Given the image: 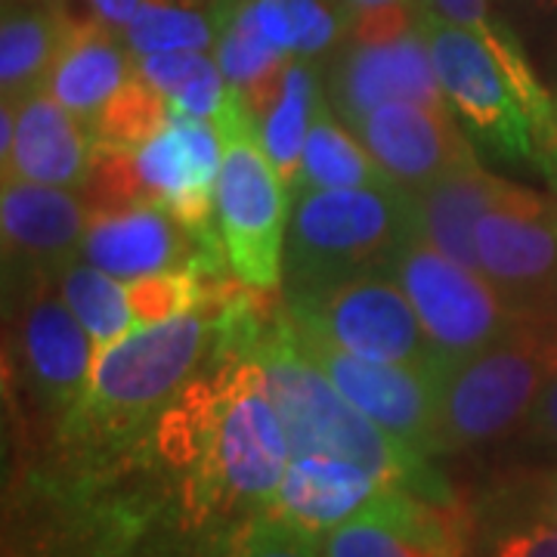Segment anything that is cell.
I'll use <instances>...</instances> for the list:
<instances>
[{"mask_svg":"<svg viewBox=\"0 0 557 557\" xmlns=\"http://www.w3.org/2000/svg\"><path fill=\"white\" fill-rule=\"evenodd\" d=\"M239 557H322L319 536L273 511L255 515L245 527Z\"/></svg>","mask_w":557,"mask_h":557,"instance_id":"29","label":"cell"},{"mask_svg":"<svg viewBox=\"0 0 557 557\" xmlns=\"http://www.w3.org/2000/svg\"><path fill=\"white\" fill-rule=\"evenodd\" d=\"M421 0H341L347 16H362V13H379V10H394V7H412Z\"/></svg>","mask_w":557,"mask_h":557,"instance_id":"36","label":"cell"},{"mask_svg":"<svg viewBox=\"0 0 557 557\" xmlns=\"http://www.w3.org/2000/svg\"><path fill=\"white\" fill-rule=\"evenodd\" d=\"M391 273L449 369L533 319L520 313L483 273L446 258L421 236L399 248Z\"/></svg>","mask_w":557,"mask_h":557,"instance_id":"7","label":"cell"},{"mask_svg":"<svg viewBox=\"0 0 557 557\" xmlns=\"http://www.w3.org/2000/svg\"><path fill=\"white\" fill-rule=\"evenodd\" d=\"M177 437L201 502L220 511H270L295 458L255 354L226 369L199 403H186Z\"/></svg>","mask_w":557,"mask_h":557,"instance_id":"2","label":"cell"},{"mask_svg":"<svg viewBox=\"0 0 557 557\" xmlns=\"http://www.w3.org/2000/svg\"><path fill=\"white\" fill-rule=\"evenodd\" d=\"M201 307L180 317L146 325L115 344H106L94 357L90 387L81 399V416L109 431L134 428L139 418L159 409L189 379L214 335H223V313L230 300H220L214 313Z\"/></svg>","mask_w":557,"mask_h":557,"instance_id":"6","label":"cell"},{"mask_svg":"<svg viewBox=\"0 0 557 557\" xmlns=\"http://www.w3.org/2000/svg\"><path fill=\"white\" fill-rule=\"evenodd\" d=\"M146 199L159 201L193 233L208 236L223 143L218 124L174 112L159 137L134 149Z\"/></svg>","mask_w":557,"mask_h":557,"instance_id":"16","label":"cell"},{"mask_svg":"<svg viewBox=\"0 0 557 557\" xmlns=\"http://www.w3.org/2000/svg\"><path fill=\"white\" fill-rule=\"evenodd\" d=\"M78 22L50 0H10L0 22V90L20 102L47 87Z\"/></svg>","mask_w":557,"mask_h":557,"instance_id":"20","label":"cell"},{"mask_svg":"<svg viewBox=\"0 0 557 557\" xmlns=\"http://www.w3.org/2000/svg\"><path fill=\"white\" fill-rule=\"evenodd\" d=\"M552 180H555V183H557V168H555V174H552Z\"/></svg>","mask_w":557,"mask_h":557,"instance_id":"40","label":"cell"},{"mask_svg":"<svg viewBox=\"0 0 557 557\" xmlns=\"http://www.w3.org/2000/svg\"><path fill=\"white\" fill-rule=\"evenodd\" d=\"M251 354L263 366L267 394L292 443V456L344 458L391 490L456 505L449 483L428 465V458L384 434L322 375L317 362L300 354L288 317L278 319L270 332H258Z\"/></svg>","mask_w":557,"mask_h":557,"instance_id":"1","label":"cell"},{"mask_svg":"<svg viewBox=\"0 0 557 557\" xmlns=\"http://www.w3.org/2000/svg\"><path fill=\"white\" fill-rule=\"evenodd\" d=\"M214 124L223 143L214 196L223 255L248 288L273 292L285 276L292 193L267 156L258 121L236 87H226Z\"/></svg>","mask_w":557,"mask_h":557,"instance_id":"4","label":"cell"},{"mask_svg":"<svg viewBox=\"0 0 557 557\" xmlns=\"http://www.w3.org/2000/svg\"><path fill=\"white\" fill-rule=\"evenodd\" d=\"M350 131L372 152L381 171L412 196L478 161L449 106L434 109L418 102H387Z\"/></svg>","mask_w":557,"mask_h":557,"instance_id":"15","label":"cell"},{"mask_svg":"<svg viewBox=\"0 0 557 557\" xmlns=\"http://www.w3.org/2000/svg\"><path fill=\"white\" fill-rule=\"evenodd\" d=\"M557 347V319H527L493 347L456 362L440 397V456L523 428Z\"/></svg>","mask_w":557,"mask_h":557,"instance_id":"5","label":"cell"},{"mask_svg":"<svg viewBox=\"0 0 557 557\" xmlns=\"http://www.w3.org/2000/svg\"><path fill=\"white\" fill-rule=\"evenodd\" d=\"M143 3L146 0H90L94 13L115 32H124L134 22V16L143 10Z\"/></svg>","mask_w":557,"mask_h":557,"instance_id":"35","label":"cell"},{"mask_svg":"<svg viewBox=\"0 0 557 557\" xmlns=\"http://www.w3.org/2000/svg\"><path fill=\"white\" fill-rule=\"evenodd\" d=\"M391 486L354 461L335 456H295L273 498V515L300 530L325 536L347 520L366 515Z\"/></svg>","mask_w":557,"mask_h":557,"instance_id":"19","label":"cell"},{"mask_svg":"<svg viewBox=\"0 0 557 557\" xmlns=\"http://www.w3.org/2000/svg\"><path fill=\"white\" fill-rule=\"evenodd\" d=\"M325 102V94L319 87L317 65L304 57H292L285 65V78L276 102L258 119V134L270 161L276 164L278 177L285 180L288 193L295 189L300 177V161L310 124L317 119L319 106Z\"/></svg>","mask_w":557,"mask_h":557,"instance_id":"23","label":"cell"},{"mask_svg":"<svg viewBox=\"0 0 557 557\" xmlns=\"http://www.w3.org/2000/svg\"><path fill=\"white\" fill-rule=\"evenodd\" d=\"M3 3H10V0H3ZM50 3H60L62 7V3H69V0H50Z\"/></svg>","mask_w":557,"mask_h":557,"instance_id":"39","label":"cell"},{"mask_svg":"<svg viewBox=\"0 0 557 557\" xmlns=\"http://www.w3.org/2000/svg\"><path fill=\"white\" fill-rule=\"evenodd\" d=\"M325 87V100L347 127L387 102H418L434 109L449 106L440 90L421 28L394 40L347 44V50L332 62Z\"/></svg>","mask_w":557,"mask_h":557,"instance_id":"14","label":"cell"},{"mask_svg":"<svg viewBox=\"0 0 557 557\" xmlns=\"http://www.w3.org/2000/svg\"><path fill=\"white\" fill-rule=\"evenodd\" d=\"M288 319L341 350L372 362L449 366L428 338L416 307L391 270L362 273L317 295L288 298Z\"/></svg>","mask_w":557,"mask_h":557,"instance_id":"8","label":"cell"},{"mask_svg":"<svg viewBox=\"0 0 557 557\" xmlns=\"http://www.w3.org/2000/svg\"><path fill=\"white\" fill-rule=\"evenodd\" d=\"M292 325L300 354L317 362L322 375L344 397L372 418L384 434L399 440L418 456H440V397L449 366H397L359 359L313 329Z\"/></svg>","mask_w":557,"mask_h":557,"instance_id":"9","label":"cell"},{"mask_svg":"<svg viewBox=\"0 0 557 557\" xmlns=\"http://www.w3.org/2000/svg\"><path fill=\"white\" fill-rule=\"evenodd\" d=\"M381 183L394 180L381 171L379 161L372 159V152L359 143L357 134L329 112V100L322 102L307 134L300 177L292 196L304 189H359Z\"/></svg>","mask_w":557,"mask_h":557,"instance_id":"24","label":"cell"},{"mask_svg":"<svg viewBox=\"0 0 557 557\" xmlns=\"http://www.w3.org/2000/svg\"><path fill=\"white\" fill-rule=\"evenodd\" d=\"M81 260L121 282L156 273L214 267L208 236L183 226L159 201H139L124 211H100L87 223Z\"/></svg>","mask_w":557,"mask_h":557,"instance_id":"13","label":"cell"},{"mask_svg":"<svg viewBox=\"0 0 557 557\" xmlns=\"http://www.w3.org/2000/svg\"><path fill=\"white\" fill-rule=\"evenodd\" d=\"M322 557H461L456 505L387 490L359 518L319 536Z\"/></svg>","mask_w":557,"mask_h":557,"instance_id":"17","label":"cell"},{"mask_svg":"<svg viewBox=\"0 0 557 557\" xmlns=\"http://www.w3.org/2000/svg\"><path fill=\"white\" fill-rule=\"evenodd\" d=\"M131 57H156L180 50H208L218 44V32L208 16L196 7H183L174 0H146L134 22L121 32Z\"/></svg>","mask_w":557,"mask_h":557,"instance_id":"26","label":"cell"},{"mask_svg":"<svg viewBox=\"0 0 557 557\" xmlns=\"http://www.w3.org/2000/svg\"><path fill=\"white\" fill-rule=\"evenodd\" d=\"M171 115H174L171 100L161 90H156L149 81L139 78L134 69L131 81L100 112L94 134H97V143H109V146H121V149L134 152L143 143L159 137L168 127Z\"/></svg>","mask_w":557,"mask_h":557,"instance_id":"27","label":"cell"},{"mask_svg":"<svg viewBox=\"0 0 557 557\" xmlns=\"http://www.w3.org/2000/svg\"><path fill=\"white\" fill-rule=\"evenodd\" d=\"M81 196L90 205L94 214L124 211L131 205L149 201L143 183H139L134 152L121 149V146H109V143H97L94 161H90V174L81 186Z\"/></svg>","mask_w":557,"mask_h":557,"instance_id":"28","label":"cell"},{"mask_svg":"<svg viewBox=\"0 0 557 557\" xmlns=\"http://www.w3.org/2000/svg\"><path fill=\"white\" fill-rule=\"evenodd\" d=\"M486 557H557V527L498 523L486 542Z\"/></svg>","mask_w":557,"mask_h":557,"instance_id":"32","label":"cell"},{"mask_svg":"<svg viewBox=\"0 0 557 557\" xmlns=\"http://www.w3.org/2000/svg\"><path fill=\"white\" fill-rule=\"evenodd\" d=\"M515 3L530 16H555L557 13V0H515Z\"/></svg>","mask_w":557,"mask_h":557,"instance_id":"37","label":"cell"},{"mask_svg":"<svg viewBox=\"0 0 557 557\" xmlns=\"http://www.w3.org/2000/svg\"><path fill=\"white\" fill-rule=\"evenodd\" d=\"M53 282L57 278H38L22 285L13 354L22 379L28 381L40 403L57 412H69L78 409L90 387L97 347H90L94 338L69 310L60 285Z\"/></svg>","mask_w":557,"mask_h":557,"instance_id":"11","label":"cell"},{"mask_svg":"<svg viewBox=\"0 0 557 557\" xmlns=\"http://www.w3.org/2000/svg\"><path fill=\"white\" fill-rule=\"evenodd\" d=\"M134 69L137 65H131V50L121 32L106 22H90L78 25L44 90L94 127L109 100L131 81Z\"/></svg>","mask_w":557,"mask_h":557,"instance_id":"21","label":"cell"},{"mask_svg":"<svg viewBox=\"0 0 557 557\" xmlns=\"http://www.w3.org/2000/svg\"><path fill=\"white\" fill-rule=\"evenodd\" d=\"M505 183L508 180H498L496 174L483 171L478 161L446 174L416 196L418 236L443 251L446 258L480 273L478 242H474L478 220L493 208Z\"/></svg>","mask_w":557,"mask_h":557,"instance_id":"22","label":"cell"},{"mask_svg":"<svg viewBox=\"0 0 557 557\" xmlns=\"http://www.w3.org/2000/svg\"><path fill=\"white\" fill-rule=\"evenodd\" d=\"M505 523H548L557 527V468L530 474L511 490Z\"/></svg>","mask_w":557,"mask_h":557,"instance_id":"31","label":"cell"},{"mask_svg":"<svg viewBox=\"0 0 557 557\" xmlns=\"http://www.w3.org/2000/svg\"><path fill=\"white\" fill-rule=\"evenodd\" d=\"M177 3H183V7H193V3H199V0H177Z\"/></svg>","mask_w":557,"mask_h":557,"instance_id":"38","label":"cell"},{"mask_svg":"<svg viewBox=\"0 0 557 557\" xmlns=\"http://www.w3.org/2000/svg\"><path fill=\"white\" fill-rule=\"evenodd\" d=\"M90 218V205L75 189L3 180L0 230L7 273L13 270L16 285L60 278L62 270L81 258Z\"/></svg>","mask_w":557,"mask_h":557,"instance_id":"12","label":"cell"},{"mask_svg":"<svg viewBox=\"0 0 557 557\" xmlns=\"http://www.w3.org/2000/svg\"><path fill=\"white\" fill-rule=\"evenodd\" d=\"M16 106L13 152L3 161V180L81 189L94 161V127L72 115L47 90Z\"/></svg>","mask_w":557,"mask_h":557,"instance_id":"18","label":"cell"},{"mask_svg":"<svg viewBox=\"0 0 557 557\" xmlns=\"http://www.w3.org/2000/svg\"><path fill=\"white\" fill-rule=\"evenodd\" d=\"M57 285L69 310L94 338L97 350L137 332L131 298H127V282L109 276L106 270L78 258L62 270Z\"/></svg>","mask_w":557,"mask_h":557,"instance_id":"25","label":"cell"},{"mask_svg":"<svg viewBox=\"0 0 557 557\" xmlns=\"http://www.w3.org/2000/svg\"><path fill=\"white\" fill-rule=\"evenodd\" d=\"M214 60H208L199 50H180V53H156V57H143L137 65V75L149 81L156 90H161L168 100H174L183 94L193 81L199 78Z\"/></svg>","mask_w":557,"mask_h":557,"instance_id":"30","label":"cell"},{"mask_svg":"<svg viewBox=\"0 0 557 557\" xmlns=\"http://www.w3.org/2000/svg\"><path fill=\"white\" fill-rule=\"evenodd\" d=\"M480 273L520 313L557 319V205L527 186L505 183L478 220Z\"/></svg>","mask_w":557,"mask_h":557,"instance_id":"10","label":"cell"},{"mask_svg":"<svg viewBox=\"0 0 557 557\" xmlns=\"http://www.w3.org/2000/svg\"><path fill=\"white\" fill-rule=\"evenodd\" d=\"M428 10L440 16V20L461 25V28H471L478 32L480 38H486L498 22L490 16V3L486 0H424Z\"/></svg>","mask_w":557,"mask_h":557,"instance_id":"34","label":"cell"},{"mask_svg":"<svg viewBox=\"0 0 557 557\" xmlns=\"http://www.w3.org/2000/svg\"><path fill=\"white\" fill-rule=\"evenodd\" d=\"M523 434L530 440H536V443H545V446H555L557 449V347L555 354H552V366H548L545 384L539 391L530 416L523 421Z\"/></svg>","mask_w":557,"mask_h":557,"instance_id":"33","label":"cell"},{"mask_svg":"<svg viewBox=\"0 0 557 557\" xmlns=\"http://www.w3.org/2000/svg\"><path fill=\"white\" fill-rule=\"evenodd\" d=\"M285 239L288 298L317 295L362 273L391 270L418 236L416 196L397 183L359 189H304L292 196Z\"/></svg>","mask_w":557,"mask_h":557,"instance_id":"3","label":"cell"}]
</instances>
